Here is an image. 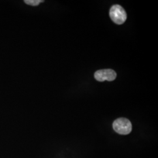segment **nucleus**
<instances>
[{
  "instance_id": "nucleus-1",
  "label": "nucleus",
  "mask_w": 158,
  "mask_h": 158,
  "mask_svg": "<svg viewBox=\"0 0 158 158\" xmlns=\"http://www.w3.org/2000/svg\"><path fill=\"white\" fill-rule=\"evenodd\" d=\"M114 131L121 135L129 134L132 131V124L130 120L125 118H120L114 121L113 124Z\"/></svg>"
},
{
  "instance_id": "nucleus-2",
  "label": "nucleus",
  "mask_w": 158,
  "mask_h": 158,
  "mask_svg": "<svg viewBox=\"0 0 158 158\" xmlns=\"http://www.w3.org/2000/svg\"><path fill=\"white\" fill-rule=\"evenodd\" d=\"M110 16L114 23L118 25L124 23L127 17L124 9L119 5L112 6L110 11Z\"/></svg>"
},
{
  "instance_id": "nucleus-3",
  "label": "nucleus",
  "mask_w": 158,
  "mask_h": 158,
  "mask_svg": "<svg viewBox=\"0 0 158 158\" xmlns=\"http://www.w3.org/2000/svg\"><path fill=\"white\" fill-rule=\"evenodd\" d=\"M117 77V74L112 69H102L97 71L94 73L95 79L98 81H111L114 80Z\"/></svg>"
},
{
  "instance_id": "nucleus-4",
  "label": "nucleus",
  "mask_w": 158,
  "mask_h": 158,
  "mask_svg": "<svg viewBox=\"0 0 158 158\" xmlns=\"http://www.w3.org/2000/svg\"><path fill=\"white\" fill-rule=\"evenodd\" d=\"M24 2L29 6H37L40 4V3L43 2L44 1L42 0H25Z\"/></svg>"
}]
</instances>
